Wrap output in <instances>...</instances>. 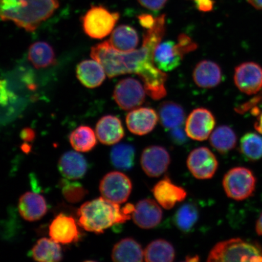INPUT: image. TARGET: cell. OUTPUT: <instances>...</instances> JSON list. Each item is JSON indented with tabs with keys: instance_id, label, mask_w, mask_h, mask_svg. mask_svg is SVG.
<instances>
[{
	"instance_id": "cell-28",
	"label": "cell",
	"mask_w": 262,
	"mask_h": 262,
	"mask_svg": "<svg viewBox=\"0 0 262 262\" xmlns=\"http://www.w3.org/2000/svg\"><path fill=\"white\" fill-rule=\"evenodd\" d=\"M175 257L172 245L162 238L150 242L144 251V259L147 262H172Z\"/></svg>"
},
{
	"instance_id": "cell-29",
	"label": "cell",
	"mask_w": 262,
	"mask_h": 262,
	"mask_svg": "<svg viewBox=\"0 0 262 262\" xmlns=\"http://www.w3.org/2000/svg\"><path fill=\"white\" fill-rule=\"evenodd\" d=\"M31 255L35 260L41 262H56L63 258L60 244L47 238L37 241L32 249Z\"/></svg>"
},
{
	"instance_id": "cell-34",
	"label": "cell",
	"mask_w": 262,
	"mask_h": 262,
	"mask_svg": "<svg viewBox=\"0 0 262 262\" xmlns=\"http://www.w3.org/2000/svg\"><path fill=\"white\" fill-rule=\"evenodd\" d=\"M240 151L250 161H257L262 158V137L258 134L249 133L242 137Z\"/></svg>"
},
{
	"instance_id": "cell-1",
	"label": "cell",
	"mask_w": 262,
	"mask_h": 262,
	"mask_svg": "<svg viewBox=\"0 0 262 262\" xmlns=\"http://www.w3.org/2000/svg\"><path fill=\"white\" fill-rule=\"evenodd\" d=\"M166 31V15L155 18V24L143 34L142 47L129 52L116 51L105 41L91 49V57L99 63L109 78L136 74L142 79L146 93L154 100L166 96L167 75L154 62V52Z\"/></svg>"
},
{
	"instance_id": "cell-8",
	"label": "cell",
	"mask_w": 262,
	"mask_h": 262,
	"mask_svg": "<svg viewBox=\"0 0 262 262\" xmlns=\"http://www.w3.org/2000/svg\"><path fill=\"white\" fill-rule=\"evenodd\" d=\"M146 94L145 88L139 80L129 77L121 80L117 84L113 97L121 109L129 111L142 105Z\"/></svg>"
},
{
	"instance_id": "cell-17",
	"label": "cell",
	"mask_w": 262,
	"mask_h": 262,
	"mask_svg": "<svg viewBox=\"0 0 262 262\" xmlns=\"http://www.w3.org/2000/svg\"><path fill=\"white\" fill-rule=\"evenodd\" d=\"M76 222L71 216L59 214L49 227V235L58 244L68 245L77 242L79 238Z\"/></svg>"
},
{
	"instance_id": "cell-2",
	"label": "cell",
	"mask_w": 262,
	"mask_h": 262,
	"mask_svg": "<svg viewBox=\"0 0 262 262\" xmlns=\"http://www.w3.org/2000/svg\"><path fill=\"white\" fill-rule=\"evenodd\" d=\"M135 206L120 204L108 201L102 196L84 203L78 209L79 224L85 230L101 234L114 225L124 224L132 217Z\"/></svg>"
},
{
	"instance_id": "cell-3",
	"label": "cell",
	"mask_w": 262,
	"mask_h": 262,
	"mask_svg": "<svg viewBox=\"0 0 262 262\" xmlns=\"http://www.w3.org/2000/svg\"><path fill=\"white\" fill-rule=\"evenodd\" d=\"M58 7V0H0V19L33 32Z\"/></svg>"
},
{
	"instance_id": "cell-15",
	"label": "cell",
	"mask_w": 262,
	"mask_h": 262,
	"mask_svg": "<svg viewBox=\"0 0 262 262\" xmlns=\"http://www.w3.org/2000/svg\"><path fill=\"white\" fill-rule=\"evenodd\" d=\"M158 120V115L150 107L134 109L127 114L126 118V125L130 132L140 136L151 132Z\"/></svg>"
},
{
	"instance_id": "cell-40",
	"label": "cell",
	"mask_w": 262,
	"mask_h": 262,
	"mask_svg": "<svg viewBox=\"0 0 262 262\" xmlns=\"http://www.w3.org/2000/svg\"><path fill=\"white\" fill-rule=\"evenodd\" d=\"M138 19L140 25L146 29L151 28L155 22V18L149 14L140 15L138 16Z\"/></svg>"
},
{
	"instance_id": "cell-36",
	"label": "cell",
	"mask_w": 262,
	"mask_h": 262,
	"mask_svg": "<svg viewBox=\"0 0 262 262\" xmlns=\"http://www.w3.org/2000/svg\"><path fill=\"white\" fill-rule=\"evenodd\" d=\"M177 45L184 55L198 49V45L189 36L183 34L179 36Z\"/></svg>"
},
{
	"instance_id": "cell-4",
	"label": "cell",
	"mask_w": 262,
	"mask_h": 262,
	"mask_svg": "<svg viewBox=\"0 0 262 262\" xmlns=\"http://www.w3.org/2000/svg\"><path fill=\"white\" fill-rule=\"evenodd\" d=\"M208 261H262V248L255 242L240 238L219 242L212 249Z\"/></svg>"
},
{
	"instance_id": "cell-21",
	"label": "cell",
	"mask_w": 262,
	"mask_h": 262,
	"mask_svg": "<svg viewBox=\"0 0 262 262\" xmlns=\"http://www.w3.org/2000/svg\"><path fill=\"white\" fill-rule=\"evenodd\" d=\"M193 80L200 88H215L222 79L221 68L214 61L202 60L195 66L193 71Z\"/></svg>"
},
{
	"instance_id": "cell-24",
	"label": "cell",
	"mask_w": 262,
	"mask_h": 262,
	"mask_svg": "<svg viewBox=\"0 0 262 262\" xmlns=\"http://www.w3.org/2000/svg\"><path fill=\"white\" fill-rule=\"evenodd\" d=\"M111 257L116 262H141L144 259V250L135 239L124 238L114 245Z\"/></svg>"
},
{
	"instance_id": "cell-6",
	"label": "cell",
	"mask_w": 262,
	"mask_h": 262,
	"mask_svg": "<svg viewBox=\"0 0 262 262\" xmlns=\"http://www.w3.org/2000/svg\"><path fill=\"white\" fill-rule=\"evenodd\" d=\"M256 179L253 172L244 167H235L229 170L223 179V186L228 198L235 201H244L253 195Z\"/></svg>"
},
{
	"instance_id": "cell-32",
	"label": "cell",
	"mask_w": 262,
	"mask_h": 262,
	"mask_svg": "<svg viewBox=\"0 0 262 262\" xmlns=\"http://www.w3.org/2000/svg\"><path fill=\"white\" fill-rule=\"evenodd\" d=\"M70 141L76 151L89 152L97 145L96 134L89 126H80L71 133Z\"/></svg>"
},
{
	"instance_id": "cell-41",
	"label": "cell",
	"mask_w": 262,
	"mask_h": 262,
	"mask_svg": "<svg viewBox=\"0 0 262 262\" xmlns=\"http://www.w3.org/2000/svg\"><path fill=\"white\" fill-rule=\"evenodd\" d=\"M20 136L21 139L26 142H31L35 138V133L34 130L31 129L25 128L21 131Z\"/></svg>"
},
{
	"instance_id": "cell-14",
	"label": "cell",
	"mask_w": 262,
	"mask_h": 262,
	"mask_svg": "<svg viewBox=\"0 0 262 262\" xmlns=\"http://www.w3.org/2000/svg\"><path fill=\"white\" fill-rule=\"evenodd\" d=\"M162 218L163 211L160 205L149 199H143L137 203L132 215L134 224L145 229L157 227Z\"/></svg>"
},
{
	"instance_id": "cell-26",
	"label": "cell",
	"mask_w": 262,
	"mask_h": 262,
	"mask_svg": "<svg viewBox=\"0 0 262 262\" xmlns=\"http://www.w3.org/2000/svg\"><path fill=\"white\" fill-rule=\"evenodd\" d=\"M28 57L36 69L47 68L56 63L53 48L45 41H37L31 45Z\"/></svg>"
},
{
	"instance_id": "cell-9",
	"label": "cell",
	"mask_w": 262,
	"mask_h": 262,
	"mask_svg": "<svg viewBox=\"0 0 262 262\" xmlns=\"http://www.w3.org/2000/svg\"><path fill=\"white\" fill-rule=\"evenodd\" d=\"M186 163L190 172L199 180L211 179L219 166L215 156L206 147H200L192 150L188 157Z\"/></svg>"
},
{
	"instance_id": "cell-37",
	"label": "cell",
	"mask_w": 262,
	"mask_h": 262,
	"mask_svg": "<svg viewBox=\"0 0 262 262\" xmlns=\"http://www.w3.org/2000/svg\"><path fill=\"white\" fill-rule=\"evenodd\" d=\"M143 7L152 11H159L164 8L168 0H137Z\"/></svg>"
},
{
	"instance_id": "cell-42",
	"label": "cell",
	"mask_w": 262,
	"mask_h": 262,
	"mask_svg": "<svg viewBox=\"0 0 262 262\" xmlns=\"http://www.w3.org/2000/svg\"><path fill=\"white\" fill-rule=\"evenodd\" d=\"M255 129L262 135V111L257 116L256 122L254 124Z\"/></svg>"
},
{
	"instance_id": "cell-43",
	"label": "cell",
	"mask_w": 262,
	"mask_h": 262,
	"mask_svg": "<svg viewBox=\"0 0 262 262\" xmlns=\"http://www.w3.org/2000/svg\"><path fill=\"white\" fill-rule=\"evenodd\" d=\"M249 4L257 10H262V0H247Z\"/></svg>"
},
{
	"instance_id": "cell-45",
	"label": "cell",
	"mask_w": 262,
	"mask_h": 262,
	"mask_svg": "<svg viewBox=\"0 0 262 262\" xmlns=\"http://www.w3.org/2000/svg\"><path fill=\"white\" fill-rule=\"evenodd\" d=\"M200 260V258L198 255H189V256L186 257V261H198Z\"/></svg>"
},
{
	"instance_id": "cell-30",
	"label": "cell",
	"mask_w": 262,
	"mask_h": 262,
	"mask_svg": "<svg viewBox=\"0 0 262 262\" xmlns=\"http://www.w3.org/2000/svg\"><path fill=\"white\" fill-rule=\"evenodd\" d=\"M199 219V210L194 203L182 205L173 217L176 227L183 232H189L194 228Z\"/></svg>"
},
{
	"instance_id": "cell-13",
	"label": "cell",
	"mask_w": 262,
	"mask_h": 262,
	"mask_svg": "<svg viewBox=\"0 0 262 262\" xmlns=\"http://www.w3.org/2000/svg\"><path fill=\"white\" fill-rule=\"evenodd\" d=\"M156 201L162 208L169 210L185 201L187 196L186 190L174 184L168 176L157 182L152 189Z\"/></svg>"
},
{
	"instance_id": "cell-46",
	"label": "cell",
	"mask_w": 262,
	"mask_h": 262,
	"mask_svg": "<svg viewBox=\"0 0 262 262\" xmlns=\"http://www.w3.org/2000/svg\"><path fill=\"white\" fill-rule=\"evenodd\" d=\"M194 1H195V0H194Z\"/></svg>"
},
{
	"instance_id": "cell-22",
	"label": "cell",
	"mask_w": 262,
	"mask_h": 262,
	"mask_svg": "<svg viewBox=\"0 0 262 262\" xmlns=\"http://www.w3.org/2000/svg\"><path fill=\"white\" fill-rule=\"evenodd\" d=\"M76 74L80 83L91 89L100 86L106 78L102 66L94 59L80 62L77 66Z\"/></svg>"
},
{
	"instance_id": "cell-23",
	"label": "cell",
	"mask_w": 262,
	"mask_h": 262,
	"mask_svg": "<svg viewBox=\"0 0 262 262\" xmlns=\"http://www.w3.org/2000/svg\"><path fill=\"white\" fill-rule=\"evenodd\" d=\"M87 168L86 159L77 151L66 152L59 160V171L65 178L70 180L81 179L86 173Z\"/></svg>"
},
{
	"instance_id": "cell-38",
	"label": "cell",
	"mask_w": 262,
	"mask_h": 262,
	"mask_svg": "<svg viewBox=\"0 0 262 262\" xmlns=\"http://www.w3.org/2000/svg\"><path fill=\"white\" fill-rule=\"evenodd\" d=\"M170 136L173 142L178 145H181L185 142L187 135L185 131L179 126L171 129Z\"/></svg>"
},
{
	"instance_id": "cell-35",
	"label": "cell",
	"mask_w": 262,
	"mask_h": 262,
	"mask_svg": "<svg viewBox=\"0 0 262 262\" xmlns=\"http://www.w3.org/2000/svg\"><path fill=\"white\" fill-rule=\"evenodd\" d=\"M63 187V193L69 202L76 203L84 198L87 191L77 183H67Z\"/></svg>"
},
{
	"instance_id": "cell-20",
	"label": "cell",
	"mask_w": 262,
	"mask_h": 262,
	"mask_svg": "<svg viewBox=\"0 0 262 262\" xmlns=\"http://www.w3.org/2000/svg\"><path fill=\"white\" fill-rule=\"evenodd\" d=\"M18 207L19 214L25 220L29 222L40 220L48 211L44 196L33 192H26L21 196Z\"/></svg>"
},
{
	"instance_id": "cell-12",
	"label": "cell",
	"mask_w": 262,
	"mask_h": 262,
	"mask_svg": "<svg viewBox=\"0 0 262 262\" xmlns=\"http://www.w3.org/2000/svg\"><path fill=\"white\" fill-rule=\"evenodd\" d=\"M171 163V157L165 147L153 145L142 152L140 164L143 171L150 178H158L166 171Z\"/></svg>"
},
{
	"instance_id": "cell-27",
	"label": "cell",
	"mask_w": 262,
	"mask_h": 262,
	"mask_svg": "<svg viewBox=\"0 0 262 262\" xmlns=\"http://www.w3.org/2000/svg\"><path fill=\"white\" fill-rule=\"evenodd\" d=\"M159 117L163 127L172 129L182 126L185 120L184 110L173 101H164L159 107Z\"/></svg>"
},
{
	"instance_id": "cell-16",
	"label": "cell",
	"mask_w": 262,
	"mask_h": 262,
	"mask_svg": "<svg viewBox=\"0 0 262 262\" xmlns=\"http://www.w3.org/2000/svg\"><path fill=\"white\" fill-rule=\"evenodd\" d=\"M185 55L177 42L172 40L160 42L154 52V62L163 72H169L178 68Z\"/></svg>"
},
{
	"instance_id": "cell-33",
	"label": "cell",
	"mask_w": 262,
	"mask_h": 262,
	"mask_svg": "<svg viewBox=\"0 0 262 262\" xmlns=\"http://www.w3.org/2000/svg\"><path fill=\"white\" fill-rule=\"evenodd\" d=\"M136 150L129 144L122 143L114 146L111 151V160L115 168L129 171L134 165Z\"/></svg>"
},
{
	"instance_id": "cell-25",
	"label": "cell",
	"mask_w": 262,
	"mask_h": 262,
	"mask_svg": "<svg viewBox=\"0 0 262 262\" xmlns=\"http://www.w3.org/2000/svg\"><path fill=\"white\" fill-rule=\"evenodd\" d=\"M108 41L116 51L129 52L135 50L139 45V37L132 26L123 25L114 29Z\"/></svg>"
},
{
	"instance_id": "cell-7",
	"label": "cell",
	"mask_w": 262,
	"mask_h": 262,
	"mask_svg": "<svg viewBox=\"0 0 262 262\" xmlns=\"http://www.w3.org/2000/svg\"><path fill=\"white\" fill-rule=\"evenodd\" d=\"M99 189L103 198L120 205L129 199L133 183L124 173L113 171L107 173L101 179Z\"/></svg>"
},
{
	"instance_id": "cell-44",
	"label": "cell",
	"mask_w": 262,
	"mask_h": 262,
	"mask_svg": "<svg viewBox=\"0 0 262 262\" xmlns=\"http://www.w3.org/2000/svg\"><path fill=\"white\" fill-rule=\"evenodd\" d=\"M255 230L258 235H262V213L257 220Z\"/></svg>"
},
{
	"instance_id": "cell-11",
	"label": "cell",
	"mask_w": 262,
	"mask_h": 262,
	"mask_svg": "<svg viewBox=\"0 0 262 262\" xmlns=\"http://www.w3.org/2000/svg\"><path fill=\"white\" fill-rule=\"evenodd\" d=\"M234 80L237 88L247 95L257 94L262 88V68L254 62H246L235 69Z\"/></svg>"
},
{
	"instance_id": "cell-39",
	"label": "cell",
	"mask_w": 262,
	"mask_h": 262,
	"mask_svg": "<svg viewBox=\"0 0 262 262\" xmlns=\"http://www.w3.org/2000/svg\"><path fill=\"white\" fill-rule=\"evenodd\" d=\"M195 3L196 8L201 12H210L214 8V0H195Z\"/></svg>"
},
{
	"instance_id": "cell-31",
	"label": "cell",
	"mask_w": 262,
	"mask_h": 262,
	"mask_svg": "<svg viewBox=\"0 0 262 262\" xmlns=\"http://www.w3.org/2000/svg\"><path fill=\"white\" fill-rule=\"evenodd\" d=\"M209 142L218 152L228 153L236 146V134L230 127L221 126L212 132Z\"/></svg>"
},
{
	"instance_id": "cell-5",
	"label": "cell",
	"mask_w": 262,
	"mask_h": 262,
	"mask_svg": "<svg viewBox=\"0 0 262 262\" xmlns=\"http://www.w3.org/2000/svg\"><path fill=\"white\" fill-rule=\"evenodd\" d=\"M120 14L111 12L103 6H92L82 18L83 31L90 37L103 39L114 30Z\"/></svg>"
},
{
	"instance_id": "cell-10",
	"label": "cell",
	"mask_w": 262,
	"mask_h": 262,
	"mask_svg": "<svg viewBox=\"0 0 262 262\" xmlns=\"http://www.w3.org/2000/svg\"><path fill=\"white\" fill-rule=\"evenodd\" d=\"M215 125V117L210 111L196 108L186 120L185 132L190 139L202 142L210 137Z\"/></svg>"
},
{
	"instance_id": "cell-18",
	"label": "cell",
	"mask_w": 262,
	"mask_h": 262,
	"mask_svg": "<svg viewBox=\"0 0 262 262\" xmlns=\"http://www.w3.org/2000/svg\"><path fill=\"white\" fill-rule=\"evenodd\" d=\"M24 101L10 88L8 80H0V123H5L17 115Z\"/></svg>"
},
{
	"instance_id": "cell-19",
	"label": "cell",
	"mask_w": 262,
	"mask_h": 262,
	"mask_svg": "<svg viewBox=\"0 0 262 262\" xmlns=\"http://www.w3.org/2000/svg\"><path fill=\"white\" fill-rule=\"evenodd\" d=\"M96 134L98 140L103 145H114L123 138L124 130L119 118L107 115L98 121Z\"/></svg>"
}]
</instances>
